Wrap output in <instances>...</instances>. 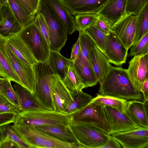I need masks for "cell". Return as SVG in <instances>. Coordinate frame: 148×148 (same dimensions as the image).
I'll return each mask as SVG.
<instances>
[{
    "label": "cell",
    "instance_id": "1",
    "mask_svg": "<svg viewBox=\"0 0 148 148\" xmlns=\"http://www.w3.org/2000/svg\"><path fill=\"white\" fill-rule=\"evenodd\" d=\"M99 83V93L100 95L127 101L143 100V94L134 86L127 69L122 67L113 66Z\"/></svg>",
    "mask_w": 148,
    "mask_h": 148
},
{
    "label": "cell",
    "instance_id": "2",
    "mask_svg": "<svg viewBox=\"0 0 148 148\" xmlns=\"http://www.w3.org/2000/svg\"><path fill=\"white\" fill-rule=\"evenodd\" d=\"M70 115L44 109L19 111L14 124L37 126L70 127Z\"/></svg>",
    "mask_w": 148,
    "mask_h": 148
},
{
    "label": "cell",
    "instance_id": "3",
    "mask_svg": "<svg viewBox=\"0 0 148 148\" xmlns=\"http://www.w3.org/2000/svg\"><path fill=\"white\" fill-rule=\"evenodd\" d=\"M35 90L33 95L44 109L55 111L53 100L51 76L54 73L47 61L37 62L33 66Z\"/></svg>",
    "mask_w": 148,
    "mask_h": 148
},
{
    "label": "cell",
    "instance_id": "4",
    "mask_svg": "<svg viewBox=\"0 0 148 148\" xmlns=\"http://www.w3.org/2000/svg\"><path fill=\"white\" fill-rule=\"evenodd\" d=\"M37 12L43 16L47 25L50 50L60 52L67 40L68 33L64 26L48 0H40Z\"/></svg>",
    "mask_w": 148,
    "mask_h": 148
},
{
    "label": "cell",
    "instance_id": "5",
    "mask_svg": "<svg viewBox=\"0 0 148 148\" xmlns=\"http://www.w3.org/2000/svg\"><path fill=\"white\" fill-rule=\"evenodd\" d=\"M34 19L16 34L26 44L37 62H46L51 50L49 45Z\"/></svg>",
    "mask_w": 148,
    "mask_h": 148
},
{
    "label": "cell",
    "instance_id": "6",
    "mask_svg": "<svg viewBox=\"0 0 148 148\" xmlns=\"http://www.w3.org/2000/svg\"><path fill=\"white\" fill-rule=\"evenodd\" d=\"M70 125L81 148H101L110 135L97 127L79 122L71 121Z\"/></svg>",
    "mask_w": 148,
    "mask_h": 148
},
{
    "label": "cell",
    "instance_id": "7",
    "mask_svg": "<svg viewBox=\"0 0 148 148\" xmlns=\"http://www.w3.org/2000/svg\"><path fill=\"white\" fill-rule=\"evenodd\" d=\"M104 106L102 103L91 100L82 108L70 115V121L94 126L110 135Z\"/></svg>",
    "mask_w": 148,
    "mask_h": 148
},
{
    "label": "cell",
    "instance_id": "8",
    "mask_svg": "<svg viewBox=\"0 0 148 148\" xmlns=\"http://www.w3.org/2000/svg\"><path fill=\"white\" fill-rule=\"evenodd\" d=\"M5 48L12 66L21 81V86L33 95L35 90V77L33 66L25 63L16 57L6 43Z\"/></svg>",
    "mask_w": 148,
    "mask_h": 148
},
{
    "label": "cell",
    "instance_id": "9",
    "mask_svg": "<svg viewBox=\"0 0 148 148\" xmlns=\"http://www.w3.org/2000/svg\"><path fill=\"white\" fill-rule=\"evenodd\" d=\"M104 110L110 135L141 128L134 123L124 113L114 108L105 105Z\"/></svg>",
    "mask_w": 148,
    "mask_h": 148
},
{
    "label": "cell",
    "instance_id": "10",
    "mask_svg": "<svg viewBox=\"0 0 148 148\" xmlns=\"http://www.w3.org/2000/svg\"><path fill=\"white\" fill-rule=\"evenodd\" d=\"M51 78L55 111L65 114L66 110L73 101L72 92L64 85L58 75L53 73Z\"/></svg>",
    "mask_w": 148,
    "mask_h": 148
},
{
    "label": "cell",
    "instance_id": "11",
    "mask_svg": "<svg viewBox=\"0 0 148 148\" xmlns=\"http://www.w3.org/2000/svg\"><path fill=\"white\" fill-rule=\"evenodd\" d=\"M128 51L122 42L113 32L107 35L103 53L110 63L116 66L125 63Z\"/></svg>",
    "mask_w": 148,
    "mask_h": 148
},
{
    "label": "cell",
    "instance_id": "12",
    "mask_svg": "<svg viewBox=\"0 0 148 148\" xmlns=\"http://www.w3.org/2000/svg\"><path fill=\"white\" fill-rule=\"evenodd\" d=\"M136 15L132 14L126 13L112 27V32L128 50L133 43Z\"/></svg>",
    "mask_w": 148,
    "mask_h": 148
},
{
    "label": "cell",
    "instance_id": "13",
    "mask_svg": "<svg viewBox=\"0 0 148 148\" xmlns=\"http://www.w3.org/2000/svg\"><path fill=\"white\" fill-rule=\"evenodd\" d=\"M124 148H148V128H140L110 135Z\"/></svg>",
    "mask_w": 148,
    "mask_h": 148
},
{
    "label": "cell",
    "instance_id": "14",
    "mask_svg": "<svg viewBox=\"0 0 148 148\" xmlns=\"http://www.w3.org/2000/svg\"><path fill=\"white\" fill-rule=\"evenodd\" d=\"M147 54L134 56L129 61L127 69L132 83L140 92L144 82L148 78V67L145 62V56Z\"/></svg>",
    "mask_w": 148,
    "mask_h": 148
},
{
    "label": "cell",
    "instance_id": "15",
    "mask_svg": "<svg viewBox=\"0 0 148 148\" xmlns=\"http://www.w3.org/2000/svg\"><path fill=\"white\" fill-rule=\"evenodd\" d=\"M72 15L97 13L108 0H60Z\"/></svg>",
    "mask_w": 148,
    "mask_h": 148
},
{
    "label": "cell",
    "instance_id": "16",
    "mask_svg": "<svg viewBox=\"0 0 148 148\" xmlns=\"http://www.w3.org/2000/svg\"><path fill=\"white\" fill-rule=\"evenodd\" d=\"M11 127L15 133L30 148H43L44 134L35 126L14 124Z\"/></svg>",
    "mask_w": 148,
    "mask_h": 148
},
{
    "label": "cell",
    "instance_id": "17",
    "mask_svg": "<svg viewBox=\"0 0 148 148\" xmlns=\"http://www.w3.org/2000/svg\"><path fill=\"white\" fill-rule=\"evenodd\" d=\"M147 106L148 101H128L124 113L137 126L148 129Z\"/></svg>",
    "mask_w": 148,
    "mask_h": 148
},
{
    "label": "cell",
    "instance_id": "18",
    "mask_svg": "<svg viewBox=\"0 0 148 148\" xmlns=\"http://www.w3.org/2000/svg\"><path fill=\"white\" fill-rule=\"evenodd\" d=\"M6 38V45L21 60L32 66L37 62L27 45L16 34H11Z\"/></svg>",
    "mask_w": 148,
    "mask_h": 148
},
{
    "label": "cell",
    "instance_id": "19",
    "mask_svg": "<svg viewBox=\"0 0 148 148\" xmlns=\"http://www.w3.org/2000/svg\"><path fill=\"white\" fill-rule=\"evenodd\" d=\"M89 58L90 64L100 83L113 66L104 53L96 45L91 49Z\"/></svg>",
    "mask_w": 148,
    "mask_h": 148
},
{
    "label": "cell",
    "instance_id": "20",
    "mask_svg": "<svg viewBox=\"0 0 148 148\" xmlns=\"http://www.w3.org/2000/svg\"><path fill=\"white\" fill-rule=\"evenodd\" d=\"M22 28L7 1L0 11V34L7 38L16 34Z\"/></svg>",
    "mask_w": 148,
    "mask_h": 148
},
{
    "label": "cell",
    "instance_id": "21",
    "mask_svg": "<svg viewBox=\"0 0 148 148\" xmlns=\"http://www.w3.org/2000/svg\"><path fill=\"white\" fill-rule=\"evenodd\" d=\"M126 2L127 0H108L97 14L112 26L126 14Z\"/></svg>",
    "mask_w": 148,
    "mask_h": 148
},
{
    "label": "cell",
    "instance_id": "22",
    "mask_svg": "<svg viewBox=\"0 0 148 148\" xmlns=\"http://www.w3.org/2000/svg\"><path fill=\"white\" fill-rule=\"evenodd\" d=\"M13 88L18 101L19 111L44 109L26 88L15 82L13 85Z\"/></svg>",
    "mask_w": 148,
    "mask_h": 148
},
{
    "label": "cell",
    "instance_id": "23",
    "mask_svg": "<svg viewBox=\"0 0 148 148\" xmlns=\"http://www.w3.org/2000/svg\"><path fill=\"white\" fill-rule=\"evenodd\" d=\"M49 3L61 21L67 33L71 35L76 30L75 17L60 0H48Z\"/></svg>",
    "mask_w": 148,
    "mask_h": 148
},
{
    "label": "cell",
    "instance_id": "24",
    "mask_svg": "<svg viewBox=\"0 0 148 148\" xmlns=\"http://www.w3.org/2000/svg\"><path fill=\"white\" fill-rule=\"evenodd\" d=\"M35 127L41 132L63 141L79 143L70 127H61L50 125Z\"/></svg>",
    "mask_w": 148,
    "mask_h": 148
},
{
    "label": "cell",
    "instance_id": "25",
    "mask_svg": "<svg viewBox=\"0 0 148 148\" xmlns=\"http://www.w3.org/2000/svg\"><path fill=\"white\" fill-rule=\"evenodd\" d=\"M47 62L54 74L58 75L61 80L66 76L72 62L63 56L60 52L50 50Z\"/></svg>",
    "mask_w": 148,
    "mask_h": 148
},
{
    "label": "cell",
    "instance_id": "26",
    "mask_svg": "<svg viewBox=\"0 0 148 148\" xmlns=\"http://www.w3.org/2000/svg\"><path fill=\"white\" fill-rule=\"evenodd\" d=\"M148 32V2L145 4L136 15L135 34L132 45L137 43Z\"/></svg>",
    "mask_w": 148,
    "mask_h": 148
},
{
    "label": "cell",
    "instance_id": "27",
    "mask_svg": "<svg viewBox=\"0 0 148 148\" xmlns=\"http://www.w3.org/2000/svg\"><path fill=\"white\" fill-rule=\"evenodd\" d=\"M16 19L22 27L30 23L35 15L32 14L19 0H7Z\"/></svg>",
    "mask_w": 148,
    "mask_h": 148
},
{
    "label": "cell",
    "instance_id": "28",
    "mask_svg": "<svg viewBox=\"0 0 148 148\" xmlns=\"http://www.w3.org/2000/svg\"><path fill=\"white\" fill-rule=\"evenodd\" d=\"M73 62L85 88L97 84L98 79L90 64H82L77 61Z\"/></svg>",
    "mask_w": 148,
    "mask_h": 148
},
{
    "label": "cell",
    "instance_id": "29",
    "mask_svg": "<svg viewBox=\"0 0 148 148\" xmlns=\"http://www.w3.org/2000/svg\"><path fill=\"white\" fill-rule=\"evenodd\" d=\"M7 38L0 34V64L9 78V80L21 85V81L13 69L5 48Z\"/></svg>",
    "mask_w": 148,
    "mask_h": 148
},
{
    "label": "cell",
    "instance_id": "30",
    "mask_svg": "<svg viewBox=\"0 0 148 148\" xmlns=\"http://www.w3.org/2000/svg\"><path fill=\"white\" fill-rule=\"evenodd\" d=\"M62 80L66 87L72 92L76 93L85 88L73 62L70 65L66 76Z\"/></svg>",
    "mask_w": 148,
    "mask_h": 148
},
{
    "label": "cell",
    "instance_id": "31",
    "mask_svg": "<svg viewBox=\"0 0 148 148\" xmlns=\"http://www.w3.org/2000/svg\"><path fill=\"white\" fill-rule=\"evenodd\" d=\"M79 32L80 53L78 58L75 61L82 64H90L89 58L90 51L93 46L97 45L84 30H80Z\"/></svg>",
    "mask_w": 148,
    "mask_h": 148
},
{
    "label": "cell",
    "instance_id": "32",
    "mask_svg": "<svg viewBox=\"0 0 148 148\" xmlns=\"http://www.w3.org/2000/svg\"><path fill=\"white\" fill-rule=\"evenodd\" d=\"M73 101L65 111V113L70 115L80 110L87 105L93 98L90 95L82 90L76 93L72 92Z\"/></svg>",
    "mask_w": 148,
    "mask_h": 148
},
{
    "label": "cell",
    "instance_id": "33",
    "mask_svg": "<svg viewBox=\"0 0 148 148\" xmlns=\"http://www.w3.org/2000/svg\"><path fill=\"white\" fill-rule=\"evenodd\" d=\"M92 101L102 103L105 106L114 108L124 113L127 101L124 99L108 96H104L97 93V96L93 98Z\"/></svg>",
    "mask_w": 148,
    "mask_h": 148
},
{
    "label": "cell",
    "instance_id": "34",
    "mask_svg": "<svg viewBox=\"0 0 148 148\" xmlns=\"http://www.w3.org/2000/svg\"><path fill=\"white\" fill-rule=\"evenodd\" d=\"M75 20L77 31L84 30L94 24L98 19L99 15L97 13H86L76 14Z\"/></svg>",
    "mask_w": 148,
    "mask_h": 148
},
{
    "label": "cell",
    "instance_id": "35",
    "mask_svg": "<svg viewBox=\"0 0 148 148\" xmlns=\"http://www.w3.org/2000/svg\"><path fill=\"white\" fill-rule=\"evenodd\" d=\"M44 134L45 141L43 148H81L79 143L64 141Z\"/></svg>",
    "mask_w": 148,
    "mask_h": 148
},
{
    "label": "cell",
    "instance_id": "36",
    "mask_svg": "<svg viewBox=\"0 0 148 148\" xmlns=\"http://www.w3.org/2000/svg\"><path fill=\"white\" fill-rule=\"evenodd\" d=\"M84 31L92 40L97 46L103 52L105 41L107 35L99 29L94 24Z\"/></svg>",
    "mask_w": 148,
    "mask_h": 148
},
{
    "label": "cell",
    "instance_id": "37",
    "mask_svg": "<svg viewBox=\"0 0 148 148\" xmlns=\"http://www.w3.org/2000/svg\"><path fill=\"white\" fill-rule=\"evenodd\" d=\"M3 138H7L16 143L20 148H30L14 132L10 124L0 127Z\"/></svg>",
    "mask_w": 148,
    "mask_h": 148
},
{
    "label": "cell",
    "instance_id": "38",
    "mask_svg": "<svg viewBox=\"0 0 148 148\" xmlns=\"http://www.w3.org/2000/svg\"><path fill=\"white\" fill-rule=\"evenodd\" d=\"M148 32L137 43L131 47L128 56L131 57L135 55L148 53Z\"/></svg>",
    "mask_w": 148,
    "mask_h": 148
},
{
    "label": "cell",
    "instance_id": "39",
    "mask_svg": "<svg viewBox=\"0 0 148 148\" xmlns=\"http://www.w3.org/2000/svg\"><path fill=\"white\" fill-rule=\"evenodd\" d=\"M11 81L8 80L0 90V94L8 100L18 110L19 105L18 99Z\"/></svg>",
    "mask_w": 148,
    "mask_h": 148
},
{
    "label": "cell",
    "instance_id": "40",
    "mask_svg": "<svg viewBox=\"0 0 148 148\" xmlns=\"http://www.w3.org/2000/svg\"><path fill=\"white\" fill-rule=\"evenodd\" d=\"M148 0H127L125 10L126 13L136 15Z\"/></svg>",
    "mask_w": 148,
    "mask_h": 148
},
{
    "label": "cell",
    "instance_id": "41",
    "mask_svg": "<svg viewBox=\"0 0 148 148\" xmlns=\"http://www.w3.org/2000/svg\"><path fill=\"white\" fill-rule=\"evenodd\" d=\"M34 19V23L47 40L49 44V29L43 16L37 12Z\"/></svg>",
    "mask_w": 148,
    "mask_h": 148
},
{
    "label": "cell",
    "instance_id": "42",
    "mask_svg": "<svg viewBox=\"0 0 148 148\" xmlns=\"http://www.w3.org/2000/svg\"><path fill=\"white\" fill-rule=\"evenodd\" d=\"M19 110L8 100L0 94V113L18 114Z\"/></svg>",
    "mask_w": 148,
    "mask_h": 148
},
{
    "label": "cell",
    "instance_id": "43",
    "mask_svg": "<svg viewBox=\"0 0 148 148\" xmlns=\"http://www.w3.org/2000/svg\"><path fill=\"white\" fill-rule=\"evenodd\" d=\"M94 25L100 30L108 35L112 32V26L106 19L99 15Z\"/></svg>",
    "mask_w": 148,
    "mask_h": 148
},
{
    "label": "cell",
    "instance_id": "44",
    "mask_svg": "<svg viewBox=\"0 0 148 148\" xmlns=\"http://www.w3.org/2000/svg\"><path fill=\"white\" fill-rule=\"evenodd\" d=\"M25 7L32 14H36L40 0H19Z\"/></svg>",
    "mask_w": 148,
    "mask_h": 148
},
{
    "label": "cell",
    "instance_id": "45",
    "mask_svg": "<svg viewBox=\"0 0 148 148\" xmlns=\"http://www.w3.org/2000/svg\"><path fill=\"white\" fill-rule=\"evenodd\" d=\"M17 114L12 113H0V127L14 123L16 120Z\"/></svg>",
    "mask_w": 148,
    "mask_h": 148
},
{
    "label": "cell",
    "instance_id": "46",
    "mask_svg": "<svg viewBox=\"0 0 148 148\" xmlns=\"http://www.w3.org/2000/svg\"><path fill=\"white\" fill-rule=\"evenodd\" d=\"M71 50V56L69 59L71 62H74L78 58L80 53V40L79 38Z\"/></svg>",
    "mask_w": 148,
    "mask_h": 148
},
{
    "label": "cell",
    "instance_id": "47",
    "mask_svg": "<svg viewBox=\"0 0 148 148\" xmlns=\"http://www.w3.org/2000/svg\"><path fill=\"white\" fill-rule=\"evenodd\" d=\"M0 148H20L16 143L7 138H3L0 141Z\"/></svg>",
    "mask_w": 148,
    "mask_h": 148
},
{
    "label": "cell",
    "instance_id": "48",
    "mask_svg": "<svg viewBox=\"0 0 148 148\" xmlns=\"http://www.w3.org/2000/svg\"><path fill=\"white\" fill-rule=\"evenodd\" d=\"M121 145L115 139L110 135L106 143L101 148H121Z\"/></svg>",
    "mask_w": 148,
    "mask_h": 148
},
{
    "label": "cell",
    "instance_id": "49",
    "mask_svg": "<svg viewBox=\"0 0 148 148\" xmlns=\"http://www.w3.org/2000/svg\"><path fill=\"white\" fill-rule=\"evenodd\" d=\"M140 92L143 95V101L145 102L148 101V78L144 82L141 87Z\"/></svg>",
    "mask_w": 148,
    "mask_h": 148
},
{
    "label": "cell",
    "instance_id": "50",
    "mask_svg": "<svg viewBox=\"0 0 148 148\" xmlns=\"http://www.w3.org/2000/svg\"><path fill=\"white\" fill-rule=\"evenodd\" d=\"M0 77L7 79L9 80V78L5 72L0 64Z\"/></svg>",
    "mask_w": 148,
    "mask_h": 148
},
{
    "label": "cell",
    "instance_id": "51",
    "mask_svg": "<svg viewBox=\"0 0 148 148\" xmlns=\"http://www.w3.org/2000/svg\"><path fill=\"white\" fill-rule=\"evenodd\" d=\"M8 80L9 79H7L0 77V90Z\"/></svg>",
    "mask_w": 148,
    "mask_h": 148
},
{
    "label": "cell",
    "instance_id": "52",
    "mask_svg": "<svg viewBox=\"0 0 148 148\" xmlns=\"http://www.w3.org/2000/svg\"><path fill=\"white\" fill-rule=\"evenodd\" d=\"M7 0H0V11L3 6L7 2Z\"/></svg>",
    "mask_w": 148,
    "mask_h": 148
},
{
    "label": "cell",
    "instance_id": "53",
    "mask_svg": "<svg viewBox=\"0 0 148 148\" xmlns=\"http://www.w3.org/2000/svg\"><path fill=\"white\" fill-rule=\"evenodd\" d=\"M3 138V137L2 135V134L0 129V141Z\"/></svg>",
    "mask_w": 148,
    "mask_h": 148
}]
</instances>
